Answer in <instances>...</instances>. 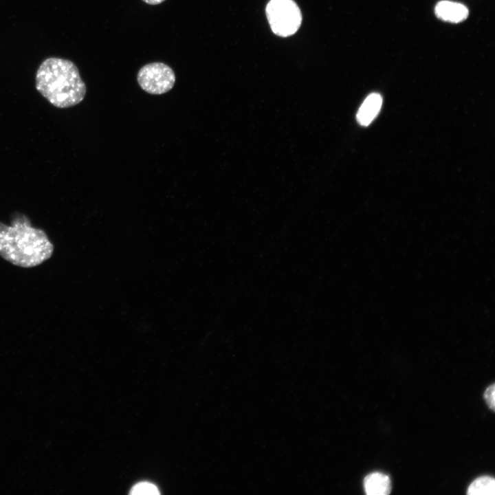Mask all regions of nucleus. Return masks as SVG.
I'll use <instances>...</instances> for the list:
<instances>
[{
  "instance_id": "f257e3e1",
  "label": "nucleus",
  "mask_w": 495,
  "mask_h": 495,
  "mask_svg": "<svg viewBox=\"0 0 495 495\" xmlns=\"http://www.w3.org/2000/svg\"><path fill=\"white\" fill-rule=\"evenodd\" d=\"M11 226L0 222V256L12 264L33 267L49 259L54 245L46 233L31 226L30 219L16 213Z\"/></svg>"
},
{
  "instance_id": "f03ea898",
  "label": "nucleus",
  "mask_w": 495,
  "mask_h": 495,
  "mask_svg": "<svg viewBox=\"0 0 495 495\" xmlns=\"http://www.w3.org/2000/svg\"><path fill=\"white\" fill-rule=\"evenodd\" d=\"M35 82L36 90L58 108H68L79 104L87 91L76 65L61 58L45 59L36 71Z\"/></svg>"
},
{
  "instance_id": "7ed1b4c3",
  "label": "nucleus",
  "mask_w": 495,
  "mask_h": 495,
  "mask_svg": "<svg viewBox=\"0 0 495 495\" xmlns=\"http://www.w3.org/2000/svg\"><path fill=\"white\" fill-rule=\"evenodd\" d=\"M266 14L273 32L280 36L294 34L302 21L300 9L292 0H270Z\"/></svg>"
},
{
  "instance_id": "20e7f679",
  "label": "nucleus",
  "mask_w": 495,
  "mask_h": 495,
  "mask_svg": "<svg viewBox=\"0 0 495 495\" xmlns=\"http://www.w3.org/2000/svg\"><path fill=\"white\" fill-rule=\"evenodd\" d=\"M137 80L140 87L146 92L160 95L169 91L175 82V75L168 65L163 63H151L139 70Z\"/></svg>"
},
{
  "instance_id": "39448f33",
  "label": "nucleus",
  "mask_w": 495,
  "mask_h": 495,
  "mask_svg": "<svg viewBox=\"0 0 495 495\" xmlns=\"http://www.w3.org/2000/svg\"><path fill=\"white\" fill-rule=\"evenodd\" d=\"M435 14L443 21L459 23L468 17V10L461 3L441 1L435 6Z\"/></svg>"
},
{
  "instance_id": "423d86ee",
  "label": "nucleus",
  "mask_w": 495,
  "mask_h": 495,
  "mask_svg": "<svg viewBox=\"0 0 495 495\" xmlns=\"http://www.w3.org/2000/svg\"><path fill=\"white\" fill-rule=\"evenodd\" d=\"M382 98L380 94L373 93L368 95L357 113V120L362 126L368 125L377 116L381 109Z\"/></svg>"
},
{
  "instance_id": "0eeeda50",
  "label": "nucleus",
  "mask_w": 495,
  "mask_h": 495,
  "mask_svg": "<svg viewBox=\"0 0 495 495\" xmlns=\"http://www.w3.org/2000/svg\"><path fill=\"white\" fill-rule=\"evenodd\" d=\"M364 487L368 495H388L391 492L390 479L382 472H372L364 479Z\"/></svg>"
},
{
  "instance_id": "6e6552de",
  "label": "nucleus",
  "mask_w": 495,
  "mask_h": 495,
  "mask_svg": "<svg viewBox=\"0 0 495 495\" xmlns=\"http://www.w3.org/2000/svg\"><path fill=\"white\" fill-rule=\"evenodd\" d=\"M468 495H494L495 480L489 476H483L475 479L468 487Z\"/></svg>"
},
{
  "instance_id": "1a4fd4ad",
  "label": "nucleus",
  "mask_w": 495,
  "mask_h": 495,
  "mask_svg": "<svg viewBox=\"0 0 495 495\" xmlns=\"http://www.w3.org/2000/svg\"><path fill=\"white\" fill-rule=\"evenodd\" d=\"M160 492L157 487L148 482H141L134 485L130 492L132 495H157Z\"/></svg>"
},
{
  "instance_id": "9d476101",
  "label": "nucleus",
  "mask_w": 495,
  "mask_h": 495,
  "mask_svg": "<svg viewBox=\"0 0 495 495\" xmlns=\"http://www.w3.org/2000/svg\"><path fill=\"white\" fill-rule=\"evenodd\" d=\"M494 392L495 385L494 384H493L487 388L484 393V398L486 401V403L489 408L492 410H494L495 407Z\"/></svg>"
},
{
  "instance_id": "9b49d317",
  "label": "nucleus",
  "mask_w": 495,
  "mask_h": 495,
  "mask_svg": "<svg viewBox=\"0 0 495 495\" xmlns=\"http://www.w3.org/2000/svg\"><path fill=\"white\" fill-rule=\"evenodd\" d=\"M144 2L150 4V5H157L162 2H164L165 0H142Z\"/></svg>"
}]
</instances>
